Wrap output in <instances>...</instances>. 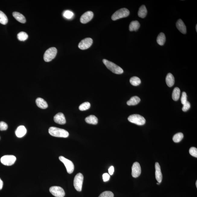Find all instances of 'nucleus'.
<instances>
[{
    "mask_svg": "<svg viewBox=\"0 0 197 197\" xmlns=\"http://www.w3.org/2000/svg\"><path fill=\"white\" fill-rule=\"evenodd\" d=\"M189 153L191 156L197 157V149L195 147H192L189 149Z\"/></svg>",
    "mask_w": 197,
    "mask_h": 197,
    "instance_id": "473e14b6",
    "label": "nucleus"
},
{
    "mask_svg": "<svg viewBox=\"0 0 197 197\" xmlns=\"http://www.w3.org/2000/svg\"><path fill=\"white\" fill-rule=\"evenodd\" d=\"M166 82L167 85L169 87H172L175 83V78L172 74L170 73H169L167 75L166 78Z\"/></svg>",
    "mask_w": 197,
    "mask_h": 197,
    "instance_id": "aec40b11",
    "label": "nucleus"
},
{
    "mask_svg": "<svg viewBox=\"0 0 197 197\" xmlns=\"http://www.w3.org/2000/svg\"><path fill=\"white\" fill-rule=\"evenodd\" d=\"M85 121L86 123L92 125H97L98 123V119L94 115H91L85 118Z\"/></svg>",
    "mask_w": 197,
    "mask_h": 197,
    "instance_id": "6ab92c4d",
    "label": "nucleus"
},
{
    "mask_svg": "<svg viewBox=\"0 0 197 197\" xmlns=\"http://www.w3.org/2000/svg\"><path fill=\"white\" fill-rule=\"evenodd\" d=\"M130 11L128 9L122 8L115 12L111 17V19L113 21H116L128 17Z\"/></svg>",
    "mask_w": 197,
    "mask_h": 197,
    "instance_id": "7ed1b4c3",
    "label": "nucleus"
},
{
    "mask_svg": "<svg viewBox=\"0 0 197 197\" xmlns=\"http://www.w3.org/2000/svg\"><path fill=\"white\" fill-rule=\"evenodd\" d=\"M165 41H166V37L165 34L163 33H160L157 37V43L161 46H163L164 44Z\"/></svg>",
    "mask_w": 197,
    "mask_h": 197,
    "instance_id": "b1692460",
    "label": "nucleus"
},
{
    "mask_svg": "<svg viewBox=\"0 0 197 197\" xmlns=\"http://www.w3.org/2000/svg\"><path fill=\"white\" fill-rule=\"evenodd\" d=\"M8 23V19L6 15L2 11H0V23L5 25Z\"/></svg>",
    "mask_w": 197,
    "mask_h": 197,
    "instance_id": "bb28decb",
    "label": "nucleus"
},
{
    "mask_svg": "<svg viewBox=\"0 0 197 197\" xmlns=\"http://www.w3.org/2000/svg\"><path fill=\"white\" fill-rule=\"evenodd\" d=\"M63 16L66 18L71 19L74 16V13L69 10H66L64 12Z\"/></svg>",
    "mask_w": 197,
    "mask_h": 197,
    "instance_id": "2f4dec72",
    "label": "nucleus"
},
{
    "mask_svg": "<svg viewBox=\"0 0 197 197\" xmlns=\"http://www.w3.org/2000/svg\"><path fill=\"white\" fill-rule=\"evenodd\" d=\"M8 129V125L4 122H0V130H6Z\"/></svg>",
    "mask_w": 197,
    "mask_h": 197,
    "instance_id": "c9c22d12",
    "label": "nucleus"
},
{
    "mask_svg": "<svg viewBox=\"0 0 197 197\" xmlns=\"http://www.w3.org/2000/svg\"><path fill=\"white\" fill-rule=\"evenodd\" d=\"M184 137L183 134L182 132H179L176 134L173 138V140L174 142L178 143L180 142Z\"/></svg>",
    "mask_w": 197,
    "mask_h": 197,
    "instance_id": "cd10ccee",
    "label": "nucleus"
},
{
    "mask_svg": "<svg viewBox=\"0 0 197 197\" xmlns=\"http://www.w3.org/2000/svg\"><path fill=\"white\" fill-rule=\"evenodd\" d=\"M54 121L56 123L60 125H64L66 123L65 116L63 113H59L54 117Z\"/></svg>",
    "mask_w": 197,
    "mask_h": 197,
    "instance_id": "ddd939ff",
    "label": "nucleus"
},
{
    "mask_svg": "<svg viewBox=\"0 0 197 197\" xmlns=\"http://www.w3.org/2000/svg\"><path fill=\"white\" fill-rule=\"evenodd\" d=\"M180 90L178 87L174 89L172 94V98L174 101H176L179 100L180 97Z\"/></svg>",
    "mask_w": 197,
    "mask_h": 197,
    "instance_id": "393cba45",
    "label": "nucleus"
},
{
    "mask_svg": "<svg viewBox=\"0 0 197 197\" xmlns=\"http://www.w3.org/2000/svg\"><path fill=\"white\" fill-rule=\"evenodd\" d=\"M84 177L82 174L78 173L75 177L74 184L75 188L78 192L81 191Z\"/></svg>",
    "mask_w": 197,
    "mask_h": 197,
    "instance_id": "423d86ee",
    "label": "nucleus"
},
{
    "mask_svg": "<svg viewBox=\"0 0 197 197\" xmlns=\"http://www.w3.org/2000/svg\"><path fill=\"white\" fill-rule=\"evenodd\" d=\"M27 132V130L25 127L24 126H20L15 131V135L17 137L21 138L26 135Z\"/></svg>",
    "mask_w": 197,
    "mask_h": 197,
    "instance_id": "2eb2a0df",
    "label": "nucleus"
},
{
    "mask_svg": "<svg viewBox=\"0 0 197 197\" xmlns=\"http://www.w3.org/2000/svg\"><path fill=\"white\" fill-rule=\"evenodd\" d=\"M147 14V10L145 5H142L139 8L138 15L141 18H145Z\"/></svg>",
    "mask_w": 197,
    "mask_h": 197,
    "instance_id": "5701e85b",
    "label": "nucleus"
},
{
    "mask_svg": "<svg viewBox=\"0 0 197 197\" xmlns=\"http://www.w3.org/2000/svg\"><path fill=\"white\" fill-rule=\"evenodd\" d=\"M196 187L197 188V181H196Z\"/></svg>",
    "mask_w": 197,
    "mask_h": 197,
    "instance_id": "a19ab883",
    "label": "nucleus"
},
{
    "mask_svg": "<svg viewBox=\"0 0 197 197\" xmlns=\"http://www.w3.org/2000/svg\"><path fill=\"white\" fill-rule=\"evenodd\" d=\"M130 82L132 85L135 86H138L141 83L140 78L136 76L132 77L131 78Z\"/></svg>",
    "mask_w": 197,
    "mask_h": 197,
    "instance_id": "a878e982",
    "label": "nucleus"
},
{
    "mask_svg": "<svg viewBox=\"0 0 197 197\" xmlns=\"http://www.w3.org/2000/svg\"><path fill=\"white\" fill-rule=\"evenodd\" d=\"M59 159L65 165L68 173H72L74 170V165L72 162L62 156L59 157Z\"/></svg>",
    "mask_w": 197,
    "mask_h": 197,
    "instance_id": "0eeeda50",
    "label": "nucleus"
},
{
    "mask_svg": "<svg viewBox=\"0 0 197 197\" xmlns=\"http://www.w3.org/2000/svg\"><path fill=\"white\" fill-rule=\"evenodd\" d=\"M94 13L91 11H88L85 12L82 15L80 19V21L81 23L85 24L90 22L93 18Z\"/></svg>",
    "mask_w": 197,
    "mask_h": 197,
    "instance_id": "9b49d317",
    "label": "nucleus"
},
{
    "mask_svg": "<svg viewBox=\"0 0 197 197\" xmlns=\"http://www.w3.org/2000/svg\"><path fill=\"white\" fill-rule=\"evenodd\" d=\"M114 195L112 192L110 191H104L99 195V197H114Z\"/></svg>",
    "mask_w": 197,
    "mask_h": 197,
    "instance_id": "7c9ffc66",
    "label": "nucleus"
},
{
    "mask_svg": "<svg viewBox=\"0 0 197 197\" xmlns=\"http://www.w3.org/2000/svg\"><path fill=\"white\" fill-rule=\"evenodd\" d=\"M49 191L54 196L56 197H64L65 195V191L60 186H52L50 188Z\"/></svg>",
    "mask_w": 197,
    "mask_h": 197,
    "instance_id": "1a4fd4ad",
    "label": "nucleus"
},
{
    "mask_svg": "<svg viewBox=\"0 0 197 197\" xmlns=\"http://www.w3.org/2000/svg\"><path fill=\"white\" fill-rule=\"evenodd\" d=\"M57 53V49L55 47H52L46 50L45 52L43 59L45 62H50L55 58Z\"/></svg>",
    "mask_w": 197,
    "mask_h": 197,
    "instance_id": "39448f33",
    "label": "nucleus"
},
{
    "mask_svg": "<svg viewBox=\"0 0 197 197\" xmlns=\"http://www.w3.org/2000/svg\"><path fill=\"white\" fill-rule=\"evenodd\" d=\"M103 62L106 67L114 74H123V69L119 66L114 64V63L110 62L106 59H103Z\"/></svg>",
    "mask_w": 197,
    "mask_h": 197,
    "instance_id": "f03ea898",
    "label": "nucleus"
},
{
    "mask_svg": "<svg viewBox=\"0 0 197 197\" xmlns=\"http://www.w3.org/2000/svg\"><path fill=\"white\" fill-rule=\"evenodd\" d=\"M114 167L113 166H111L109 169V172L110 175H112L114 173Z\"/></svg>",
    "mask_w": 197,
    "mask_h": 197,
    "instance_id": "4c0bfd02",
    "label": "nucleus"
},
{
    "mask_svg": "<svg viewBox=\"0 0 197 197\" xmlns=\"http://www.w3.org/2000/svg\"><path fill=\"white\" fill-rule=\"evenodd\" d=\"M176 26L178 29L183 34H185L186 32V27L184 23L181 19H179L177 21Z\"/></svg>",
    "mask_w": 197,
    "mask_h": 197,
    "instance_id": "dca6fc26",
    "label": "nucleus"
},
{
    "mask_svg": "<svg viewBox=\"0 0 197 197\" xmlns=\"http://www.w3.org/2000/svg\"><path fill=\"white\" fill-rule=\"evenodd\" d=\"M191 107V104L190 103L187 101L185 103L183 104V106L182 108V110L184 112H186L189 110Z\"/></svg>",
    "mask_w": 197,
    "mask_h": 197,
    "instance_id": "f704fd0d",
    "label": "nucleus"
},
{
    "mask_svg": "<svg viewBox=\"0 0 197 197\" xmlns=\"http://www.w3.org/2000/svg\"><path fill=\"white\" fill-rule=\"evenodd\" d=\"M160 184V183H157V184Z\"/></svg>",
    "mask_w": 197,
    "mask_h": 197,
    "instance_id": "79ce46f5",
    "label": "nucleus"
},
{
    "mask_svg": "<svg viewBox=\"0 0 197 197\" xmlns=\"http://www.w3.org/2000/svg\"><path fill=\"white\" fill-rule=\"evenodd\" d=\"M93 43V40L90 38H85L78 44V47L80 49L85 50L88 49L91 46Z\"/></svg>",
    "mask_w": 197,
    "mask_h": 197,
    "instance_id": "9d476101",
    "label": "nucleus"
},
{
    "mask_svg": "<svg viewBox=\"0 0 197 197\" xmlns=\"http://www.w3.org/2000/svg\"><path fill=\"white\" fill-rule=\"evenodd\" d=\"M128 120L130 122L138 125H144L146 122V120L144 117L138 114L131 115L129 117Z\"/></svg>",
    "mask_w": 197,
    "mask_h": 197,
    "instance_id": "20e7f679",
    "label": "nucleus"
},
{
    "mask_svg": "<svg viewBox=\"0 0 197 197\" xmlns=\"http://www.w3.org/2000/svg\"><path fill=\"white\" fill-rule=\"evenodd\" d=\"M140 24L138 21H132L130 23L129 29L131 31H137L140 27Z\"/></svg>",
    "mask_w": 197,
    "mask_h": 197,
    "instance_id": "4be33fe9",
    "label": "nucleus"
},
{
    "mask_svg": "<svg viewBox=\"0 0 197 197\" xmlns=\"http://www.w3.org/2000/svg\"><path fill=\"white\" fill-rule=\"evenodd\" d=\"M90 106L91 104L89 102H85L79 106V109L81 111L86 110L90 109Z\"/></svg>",
    "mask_w": 197,
    "mask_h": 197,
    "instance_id": "c756f323",
    "label": "nucleus"
},
{
    "mask_svg": "<svg viewBox=\"0 0 197 197\" xmlns=\"http://www.w3.org/2000/svg\"><path fill=\"white\" fill-rule=\"evenodd\" d=\"M49 132L50 135L55 137L67 138L69 135V132L67 130L55 127H50L49 129Z\"/></svg>",
    "mask_w": 197,
    "mask_h": 197,
    "instance_id": "f257e3e1",
    "label": "nucleus"
},
{
    "mask_svg": "<svg viewBox=\"0 0 197 197\" xmlns=\"http://www.w3.org/2000/svg\"><path fill=\"white\" fill-rule=\"evenodd\" d=\"M36 103L38 107L41 109H45L48 107V104L46 101L40 97H38L36 99Z\"/></svg>",
    "mask_w": 197,
    "mask_h": 197,
    "instance_id": "f3484780",
    "label": "nucleus"
},
{
    "mask_svg": "<svg viewBox=\"0 0 197 197\" xmlns=\"http://www.w3.org/2000/svg\"><path fill=\"white\" fill-rule=\"evenodd\" d=\"M13 17L18 22L22 24L25 23L26 20L25 17L22 14L17 12H14L13 13Z\"/></svg>",
    "mask_w": 197,
    "mask_h": 197,
    "instance_id": "a211bd4d",
    "label": "nucleus"
},
{
    "mask_svg": "<svg viewBox=\"0 0 197 197\" xmlns=\"http://www.w3.org/2000/svg\"><path fill=\"white\" fill-rule=\"evenodd\" d=\"M17 38L20 41H25L28 38V36L25 32H21L17 35Z\"/></svg>",
    "mask_w": 197,
    "mask_h": 197,
    "instance_id": "c85d7f7f",
    "label": "nucleus"
},
{
    "mask_svg": "<svg viewBox=\"0 0 197 197\" xmlns=\"http://www.w3.org/2000/svg\"><path fill=\"white\" fill-rule=\"evenodd\" d=\"M16 160V158L13 155H6L2 157L1 161L3 164L6 166H11Z\"/></svg>",
    "mask_w": 197,
    "mask_h": 197,
    "instance_id": "6e6552de",
    "label": "nucleus"
},
{
    "mask_svg": "<svg viewBox=\"0 0 197 197\" xmlns=\"http://www.w3.org/2000/svg\"><path fill=\"white\" fill-rule=\"evenodd\" d=\"M155 169H156L155 175H156V179L158 182L160 183L163 179V175L161 172V167L158 163H156L155 164Z\"/></svg>",
    "mask_w": 197,
    "mask_h": 197,
    "instance_id": "4468645a",
    "label": "nucleus"
},
{
    "mask_svg": "<svg viewBox=\"0 0 197 197\" xmlns=\"http://www.w3.org/2000/svg\"><path fill=\"white\" fill-rule=\"evenodd\" d=\"M3 184V181L1 180V179H0V190L2 189Z\"/></svg>",
    "mask_w": 197,
    "mask_h": 197,
    "instance_id": "58836bf2",
    "label": "nucleus"
},
{
    "mask_svg": "<svg viewBox=\"0 0 197 197\" xmlns=\"http://www.w3.org/2000/svg\"><path fill=\"white\" fill-rule=\"evenodd\" d=\"M196 32H197V25H196Z\"/></svg>",
    "mask_w": 197,
    "mask_h": 197,
    "instance_id": "ea45409f",
    "label": "nucleus"
},
{
    "mask_svg": "<svg viewBox=\"0 0 197 197\" xmlns=\"http://www.w3.org/2000/svg\"><path fill=\"white\" fill-rule=\"evenodd\" d=\"M103 179L104 182H107L110 179V176L107 173H104L103 175Z\"/></svg>",
    "mask_w": 197,
    "mask_h": 197,
    "instance_id": "e433bc0d",
    "label": "nucleus"
},
{
    "mask_svg": "<svg viewBox=\"0 0 197 197\" xmlns=\"http://www.w3.org/2000/svg\"><path fill=\"white\" fill-rule=\"evenodd\" d=\"M140 101L141 99L138 97H133L127 102V104L129 106H135L138 104Z\"/></svg>",
    "mask_w": 197,
    "mask_h": 197,
    "instance_id": "412c9836",
    "label": "nucleus"
},
{
    "mask_svg": "<svg viewBox=\"0 0 197 197\" xmlns=\"http://www.w3.org/2000/svg\"><path fill=\"white\" fill-rule=\"evenodd\" d=\"M181 102L183 105L184 103L187 102V95L186 92H183L182 94V97L181 99Z\"/></svg>",
    "mask_w": 197,
    "mask_h": 197,
    "instance_id": "72a5a7b5",
    "label": "nucleus"
},
{
    "mask_svg": "<svg viewBox=\"0 0 197 197\" xmlns=\"http://www.w3.org/2000/svg\"><path fill=\"white\" fill-rule=\"evenodd\" d=\"M141 167L139 164L138 162H135L133 164L132 167V175L133 177L137 178L141 175Z\"/></svg>",
    "mask_w": 197,
    "mask_h": 197,
    "instance_id": "f8f14e48",
    "label": "nucleus"
}]
</instances>
